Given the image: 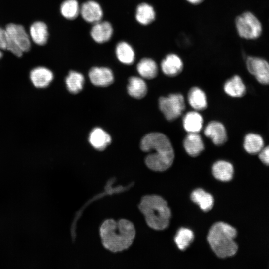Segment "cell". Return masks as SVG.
Returning a JSON list of instances; mask_svg holds the SVG:
<instances>
[{"label": "cell", "mask_w": 269, "mask_h": 269, "mask_svg": "<svg viewBox=\"0 0 269 269\" xmlns=\"http://www.w3.org/2000/svg\"><path fill=\"white\" fill-rule=\"evenodd\" d=\"M140 146L143 151L150 152L145 159L149 169L164 171L171 166L174 158V150L164 134L153 132L146 134L141 139Z\"/></svg>", "instance_id": "cell-1"}, {"label": "cell", "mask_w": 269, "mask_h": 269, "mask_svg": "<svg viewBox=\"0 0 269 269\" xmlns=\"http://www.w3.org/2000/svg\"><path fill=\"white\" fill-rule=\"evenodd\" d=\"M102 243L112 252H121L129 248L135 236L134 224L129 220L121 219L105 220L100 227Z\"/></svg>", "instance_id": "cell-2"}, {"label": "cell", "mask_w": 269, "mask_h": 269, "mask_svg": "<svg viewBox=\"0 0 269 269\" xmlns=\"http://www.w3.org/2000/svg\"><path fill=\"white\" fill-rule=\"evenodd\" d=\"M139 209L150 228L162 230L168 227L171 211L166 201L161 197L155 195L143 197Z\"/></svg>", "instance_id": "cell-3"}, {"label": "cell", "mask_w": 269, "mask_h": 269, "mask_svg": "<svg viewBox=\"0 0 269 269\" xmlns=\"http://www.w3.org/2000/svg\"><path fill=\"white\" fill-rule=\"evenodd\" d=\"M236 230L231 225L222 222L215 223L210 228L207 240L212 250L219 258L234 255L238 246L234 241Z\"/></svg>", "instance_id": "cell-4"}, {"label": "cell", "mask_w": 269, "mask_h": 269, "mask_svg": "<svg viewBox=\"0 0 269 269\" xmlns=\"http://www.w3.org/2000/svg\"><path fill=\"white\" fill-rule=\"evenodd\" d=\"M6 33V49L21 57L23 52L30 49L31 41L25 28L20 25L10 23L5 29Z\"/></svg>", "instance_id": "cell-5"}, {"label": "cell", "mask_w": 269, "mask_h": 269, "mask_svg": "<svg viewBox=\"0 0 269 269\" xmlns=\"http://www.w3.org/2000/svg\"><path fill=\"white\" fill-rule=\"evenodd\" d=\"M235 24L238 33L243 38L254 39L259 37L262 33L260 21L250 12H244L237 17Z\"/></svg>", "instance_id": "cell-6"}, {"label": "cell", "mask_w": 269, "mask_h": 269, "mask_svg": "<svg viewBox=\"0 0 269 269\" xmlns=\"http://www.w3.org/2000/svg\"><path fill=\"white\" fill-rule=\"evenodd\" d=\"M159 108L168 121L178 118L185 108L183 96L179 93L171 94L159 99Z\"/></svg>", "instance_id": "cell-7"}, {"label": "cell", "mask_w": 269, "mask_h": 269, "mask_svg": "<svg viewBox=\"0 0 269 269\" xmlns=\"http://www.w3.org/2000/svg\"><path fill=\"white\" fill-rule=\"evenodd\" d=\"M248 71L261 84L269 85V63L266 60L257 57H248L246 61Z\"/></svg>", "instance_id": "cell-8"}, {"label": "cell", "mask_w": 269, "mask_h": 269, "mask_svg": "<svg viewBox=\"0 0 269 269\" xmlns=\"http://www.w3.org/2000/svg\"><path fill=\"white\" fill-rule=\"evenodd\" d=\"M204 134L216 145H221L227 140V132L224 126L217 121H212L208 123L204 129Z\"/></svg>", "instance_id": "cell-9"}, {"label": "cell", "mask_w": 269, "mask_h": 269, "mask_svg": "<svg viewBox=\"0 0 269 269\" xmlns=\"http://www.w3.org/2000/svg\"><path fill=\"white\" fill-rule=\"evenodd\" d=\"M89 77L91 83L97 86H108L114 81L112 71L106 67H93L89 71Z\"/></svg>", "instance_id": "cell-10"}, {"label": "cell", "mask_w": 269, "mask_h": 269, "mask_svg": "<svg viewBox=\"0 0 269 269\" xmlns=\"http://www.w3.org/2000/svg\"><path fill=\"white\" fill-rule=\"evenodd\" d=\"M82 18L89 23H96L101 19L103 12L101 6L94 1H88L83 3L80 8Z\"/></svg>", "instance_id": "cell-11"}, {"label": "cell", "mask_w": 269, "mask_h": 269, "mask_svg": "<svg viewBox=\"0 0 269 269\" xmlns=\"http://www.w3.org/2000/svg\"><path fill=\"white\" fill-rule=\"evenodd\" d=\"M183 67L181 59L175 54L167 55L161 64L163 72L170 77H174L178 75L182 71Z\"/></svg>", "instance_id": "cell-12"}, {"label": "cell", "mask_w": 269, "mask_h": 269, "mask_svg": "<svg viewBox=\"0 0 269 269\" xmlns=\"http://www.w3.org/2000/svg\"><path fill=\"white\" fill-rule=\"evenodd\" d=\"M30 78L36 87L43 88L48 86L51 82L53 75L49 69L44 67H37L31 70Z\"/></svg>", "instance_id": "cell-13"}, {"label": "cell", "mask_w": 269, "mask_h": 269, "mask_svg": "<svg viewBox=\"0 0 269 269\" xmlns=\"http://www.w3.org/2000/svg\"><path fill=\"white\" fill-rule=\"evenodd\" d=\"M183 146L186 152L192 157L198 156L204 149L202 137L198 133H189L184 139Z\"/></svg>", "instance_id": "cell-14"}, {"label": "cell", "mask_w": 269, "mask_h": 269, "mask_svg": "<svg viewBox=\"0 0 269 269\" xmlns=\"http://www.w3.org/2000/svg\"><path fill=\"white\" fill-rule=\"evenodd\" d=\"M264 146V138L258 133H248L244 138V149L250 154H258Z\"/></svg>", "instance_id": "cell-15"}, {"label": "cell", "mask_w": 269, "mask_h": 269, "mask_svg": "<svg viewBox=\"0 0 269 269\" xmlns=\"http://www.w3.org/2000/svg\"><path fill=\"white\" fill-rule=\"evenodd\" d=\"M113 33V28L107 21H98L95 23L91 30L93 39L97 43H103L108 41Z\"/></svg>", "instance_id": "cell-16"}, {"label": "cell", "mask_w": 269, "mask_h": 269, "mask_svg": "<svg viewBox=\"0 0 269 269\" xmlns=\"http://www.w3.org/2000/svg\"><path fill=\"white\" fill-rule=\"evenodd\" d=\"M89 141L95 149L103 150L110 144L111 138L109 134L101 128H95L90 133Z\"/></svg>", "instance_id": "cell-17"}, {"label": "cell", "mask_w": 269, "mask_h": 269, "mask_svg": "<svg viewBox=\"0 0 269 269\" xmlns=\"http://www.w3.org/2000/svg\"><path fill=\"white\" fill-rule=\"evenodd\" d=\"M224 90L229 96L234 98L243 97L246 92V87L241 78L234 75L224 84Z\"/></svg>", "instance_id": "cell-18"}, {"label": "cell", "mask_w": 269, "mask_h": 269, "mask_svg": "<svg viewBox=\"0 0 269 269\" xmlns=\"http://www.w3.org/2000/svg\"><path fill=\"white\" fill-rule=\"evenodd\" d=\"M212 170L214 177L223 182L231 180L234 173V168L232 164L224 160L216 162L212 166Z\"/></svg>", "instance_id": "cell-19"}, {"label": "cell", "mask_w": 269, "mask_h": 269, "mask_svg": "<svg viewBox=\"0 0 269 269\" xmlns=\"http://www.w3.org/2000/svg\"><path fill=\"white\" fill-rule=\"evenodd\" d=\"M127 90L131 97L139 99L143 98L146 95L147 87L143 79L133 76L129 79Z\"/></svg>", "instance_id": "cell-20"}, {"label": "cell", "mask_w": 269, "mask_h": 269, "mask_svg": "<svg viewBox=\"0 0 269 269\" xmlns=\"http://www.w3.org/2000/svg\"><path fill=\"white\" fill-rule=\"evenodd\" d=\"M202 116L196 111L187 113L183 119V127L189 133H198L203 126Z\"/></svg>", "instance_id": "cell-21"}, {"label": "cell", "mask_w": 269, "mask_h": 269, "mask_svg": "<svg viewBox=\"0 0 269 269\" xmlns=\"http://www.w3.org/2000/svg\"><path fill=\"white\" fill-rule=\"evenodd\" d=\"M188 100L190 106L196 110H204L207 107L206 96L204 91L198 87H194L190 90Z\"/></svg>", "instance_id": "cell-22"}, {"label": "cell", "mask_w": 269, "mask_h": 269, "mask_svg": "<svg viewBox=\"0 0 269 269\" xmlns=\"http://www.w3.org/2000/svg\"><path fill=\"white\" fill-rule=\"evenodd\" d=\"M137 70L142 78L152 79L157 75L158 68L156 63L153 60L145 58L138 62Z\"/></svg>", "instance_id": "cell-23"}, {"label": "cell", "mask_w": 269, "mask_h": 269, "mask_svg": "<svg viewBox=\"0 0 269 269\" xmlns=\"http://www.w3.org/2000/svg\"><path fill=\"white\" fill-rule=\"evenodd\" d=\"M30 36L33 41L36 44L44 45L47 42L48 37L46 25L41 21L33 23L30 28Z\"/></svg>", "instance_id": "cell-24"}, {"label": "cell", "mask_w": 269, "mask_h": 269, "mask_svg": "<svg viewBox=\"0 0 269 269\" xmlns=\"http://www.w3.org/2000/svg\"><path fill=\"white\" fill-rule=\"evenodd\" d=\"M191 198L205 212L211 210L213 206L214 200L212 196L202 189L195 190L191 194Z\"/></svg>", "instance_id": "cell-25"}, {"label": "cell", "mask_w": 269, "mask_h": 269, "mask_svg": "<svg viewBox=\"0 0 269 269\" xmlns=\"http://www.w3.org/2000/svg\"><path fill=\"white\" fill-rule=\"evenodd\" d=\"M135 16L137 21L140 24L146 25L154 20L155 12L152 6L143 3L137 6Z\"/></svg>", "instance_id": "cell-26"}, {"label": "cell", "mask_w": 269, "mask_h": 269, "mask_svg": "<svg viewBox=\"0 0 269 269\" xmlns=\"http://www.w3.org/2000/svg\"><path fill=\"white\" fill-rule=\"evenodd\" d=\"M116 53L118 60L125 64L130 65L134 62V52L132 47L125 42H121L117 44Z\"/></svg>", "instance_id": "cell-27"}, {"label": "cell", "mask_w": 269, "mask_h": 269, "mask_svg": "<svg viewBox=\"0 0 269 269\" xmlns=\"http://www.w3.org/2000/svg\"><path fill=\"white\" fill-rule=\"evenodd\" d=\"M65 82L68 91L72 94H77L83 88L84 77L81 73L71 71L66 78Z\"/></svg>", "instance_id": "cell-28"}, {"label": "cell", "mask_w": 269, "mask_h": 269, "mask_svg": "<svg viewBox=\"0 0 269 269\" xmlns=\"http://www.w3.org/2000/svg\"><path fill=\"white\" fill-rule=\"evenodd\" d=\"M194 238L193 232L191 230L182 228L177 232L174 241L178 248L184 251L190 246Z\"/></svg>", "instance_id": "cell-29"}, {"label": "cell", "mask_w": 269, "mask_h": 269, "mask_svg": "<svg viewBox=\"0 0 269 269\" xmlns=\"http://www.w3.org/2000/svg\"><path fill=\"white\" fill-rule=\"evenodd\" d=\"M62 15L68 19L75 18L80 12V7L76 0H66L61 4Z\"/></svg>", "instance_id": "cell-30"}, {"label": "cell", "mask_w": 269, "mask_h": 269, "mask_svg": "<svg viewBox=\"0 0 269 269\" xmlns=\"http://www.w3.org/2000/svg\"><path fill=\"white\" fill-rule=\"evenodd\" d=\"M258 155L260 160L264 164L269 165V144L264 146Z\"/></svg>", "instance_id": "cell-31"}, {"label": "cell", "mask_w": 269, "mask_h": 269, "mask_svg": "<svg viewBox=\"0 0 269 269\" xmlns=\"http://www.w3.org/2000/svg\"><path fill=\"white\" fill-rule=\"evenodd\" d=\"M6 33L5 30L0 27V50L6 49Z\"/></svg>", "instance_id": "cell-32"}, {"label": "cell", "mask_w": 269, "mask_h": 269, "mask_svg": "<svg viewBox=\"0 0 269 269\" xmlns=\"http://www.w3.org/2000/svg\"><path fill=\"white\" fill-rule=\"evenodd\" d=\"M186 0L192 4H197L201 3L203 0Z\"/></svg>", "instance_id": "cell-33"}, {"label": "cell", "mask_w": 269, "mask_h": 269, "mask_svg": "<svg viewBox=\"0 0 269 269\" xmlns=\"http://www.w3.org/2000/svg\"><path fill=\"white\" fill-rule=\"evenodd\" d=\"M2 56H3V53L1 52V50H0V59L2 58Z\"/></svg>", "instance_id": "cell-34"}]
</instances>
